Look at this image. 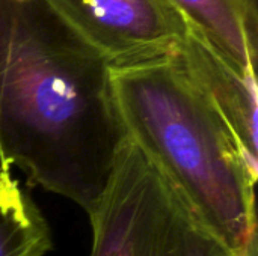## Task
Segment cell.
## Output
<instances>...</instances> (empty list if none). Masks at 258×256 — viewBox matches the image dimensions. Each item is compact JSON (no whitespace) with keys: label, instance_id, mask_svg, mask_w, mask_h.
Segmentation results:
<instances>
[{"label":"cell","instance_id":"cell-1","mask_svg":"<svg viewBox=\"0 0 258 256\" xmlns=\"http://www.w3.org/2000/svg\"><path fill=\"white\" fill-rule=\"evenodd\" d=\"M124 139L110 65L44 0H0V167L89 213Z\"/></svg>","mask_w":258,"mask_h":256},{"label":"cell","instance_id":"cell-2","mask_svg":"<svg viewBox=\"0 0 258 256\" xmlns=\"http://www.w3.org/2000/svg\"><path fill=\"white\" fill-rule=\"evenodd\" d=\"M110 88L125 137L227 246L257 256V181L175 53L110 66Z\"/></svg>","mask_w":258,"mask_h":256},{"label":"cell","instance_id":"cell-3","mask_svg":"<svg viewBox=\"0 0 258 256\" xmlns=\"http://www.w3.org/2000/svg\"><path fill=\"white\" fill-rule=\"evenodd\" d=\"M88 216L89 256H239L127 137Z\"/></svg>","mask_w":258,"mask_h":256},{"label":"cell","instance_id":"cell-4","mask_svg":"<svg viewBox=\"0 0 258 256\" xmlns=\"http://www.w3.org/2000/svg\"><path fill=\"white\" fill-rule=\"evenodd\" d=\"M110 66L172 53L187 17L172 0H44Z\"/></svg>","mask_w":258,"mask_h":256},{"label":"cell","instance_id":"cell-5","mask_svg":"<svg viewBox=\"0 0 258 256\" xmlns=\"http://www.w3.org/2000/svg\"><path fill=\"white\" fill-rule=\"evenodd\" d=\"M174 53L230 130L249 175L257 181L255 69H242L236 65L192 21H187L186 35Z\"/></svg>","mask_w":258,"mask_h":256},{"label":"cell","instance_id":"cell-6","mask_svg":"<svg viewBox=\"0 0 258 256\" xmlns=\"http://www.w3.org/2000/svg\"><path fill=\"white\" fill-rule=\"evenodd\" d=\"M242 69H255L258 6L249 0H172Z\"/></svg>","mask_w":258,"mask_h":256},{"label":"cell","instance_id":"cell-7","mask_svg":"<svg viewBox=\"0 0 258 256\" xmlns=\"http://www.w3.org/2000/svg\"><path fill=\"white\" fill-rule=\"evenodd\" d=\"M50 228L11 169L0 167V256H44L51 250Z\"/></svg>","mask_w":258,"mask_h":256},{"label":"cell","instance_id":"cell-8","mask_svg":"<svg viewBox=\"0 0 258 256\" xmlns=\"http://www.w3.org/2000/svg\"><path fill=\"white\" fill-rule=\"evenodd\" d=\"M249 2H251V3H252L254 6H258V0H249Z\"/></svg>","mask_w":258,"mask_h":256}]
</instances>
